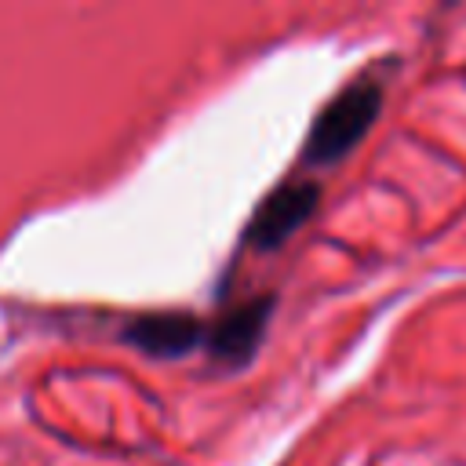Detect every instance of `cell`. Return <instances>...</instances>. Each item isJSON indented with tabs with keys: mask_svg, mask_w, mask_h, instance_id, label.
Segmentation results:
<instances>
[{
	"mask_svg": "<svg viewBox=\"0 0 466 466\" xmlns=\"http://www.w3.org/2000/svg\"><path fill=\"white\" fill-rule=\"evenodd\" d=\"M379 113H382V87L375 80L346 84L313 116L306 146H302V157L309 164H335V160H342L375 127Z\"/></svg>",
	"mask_w": 466,
	"mask_h": 466,
	"instance_id": "cell-1",
	"label": "cell"
},
{
	"mask_svg": "<svg viewBox=\"0 0 466 466\" xmlns=\"http://www.w3.org/2000/svg\"><path fill=\"white\" fill-rule=\"evenodd\" d=\"M317 204H320V186L313 178L280 182L251 211V218L244 226V244L258 248V251H273V248L288 244L313 218Z\"/></svg>",
	"mask_w": 466,
	"mask_h": 466,
	"instance_id": "cell-2",
	"label": "cell"
},
{
	"mask_svg": "<svg viewBox=\"0 0 466 466\" xmlns=\"http://www.w3.org/2000/svg\"><path fill=\"white\" fill-rule=\"evenodd\" d=\"M277 306V295H255L240 306H233L229 313H222L208 331H204V342H208V353L226 364V368H240L255 357L266 328H269V313Z\"/></svg>",
	"mask_w": 466,
	"mask_h": 466,
	"instance_id": "cell-3",
	"label": "cell"
},
{
	"mask_svg": "<svg viewBox=\"0 0 466 466\" xmlns=\"http://www.w3.org/2000/svg\"><path fill=\"white\" fill-rule=\"evenodd\" d=\"M204 331H208V328H204L193 313H182V309H157V313L135 317V320L120 331V339H124L131 350L146 353V357L167 360V357H186V353H193V350L204 342Z\"/></svg>",
	"mask_w": 466,
	"mask_h": 466,
	"instance_id": "cell-4",
	"label": "cell"
}]
</instances>
